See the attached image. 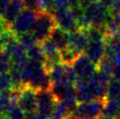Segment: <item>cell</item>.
Returning <instances> with one entry per match:
<instances>
[{
	"instance_id": "6da1fadb",
	"label": "cell",
	"mask_w": 120,
	"mask_h": 119,
	"mask_svg": "<svg viewBox=\"0 0 120 119\" xmlns=\"http://www.w3.org/2000/svg\"><path fill=\"white\" fill-rule=\"evenodd\" d=\"M110 16L111 10L98 1L85 8L83 12L84 23L87 29L91 27L103 29Z\"/></svg>"
},
{
	"instance_id": "7a4b0ae2",
	"label": "cell",
	"mask_w": 120,
	"mask_h": 119,
	"mask_svg": "<svg viewBox=\"0 0 120 119\" xmlns=\"http://www.w3.org/2000/svg\"><path fill=\"white\" fill-rule=\"evenodd\" d=\"M56 27H57V23H56L53 13L39 12L31 34L34 36L38 43L42 44L43 42L48 40L51 37Z\"/></svg>"
},
{
	"instance_id": "3957f363",
	"label": "cell",
	"mask_w": 120,
	"mask_h": 119,
	"mask_svg": "<svg viewBox=\"0 0 120 119\" xmlns=\"http://www.w3.org/2000/svg\"><path fill=\"white\" fill-rule=\"evenodd\" d=\"M38 14H39V12L37 10L25 8L21 12V14L17 17V19L9 26L11 32L17 38L25 35V34L31 33L38 17Z\"/></svg>"
},
{
	"instance_id": "277c9868",
	"label": "cell",
	"mask_w": 120,
	"mask_h": 119,
	"mask_svg": "<svg viewBox=\"0 0 120 119\" xmlns=\"http://www.w3.org/2000/svg\"><path fill=\"white\" fill-rule=\"evenodd\" d=\"M49 75L52 84H68L75 86L78 82V78L71 65L59 63L48 67Z\"/></svg>"
},
{
	"instance_id": "5b68a950",
	"label": "cell",
	"mask_w": 120,
	"mask_h": 119,
	"mask_svg": "<svg viewBox=\"0 0 120 119\" xmlns=\"http://www.w3.org/2000/svg\"><path fill=\"white\" fill-rule=\"evenodd\" d=\"M105 100H92L79 103L72 115L78 119H99L103 115Z\"/></svg>"
},
{
	"instance_id": "8992f818",
	"label": "cell",
	"mask_w": 120,
	"mask_h": 119,
	"mask_svg": "<svg viewBox=\"0 0 120 119\" xmlns=\"http://www.w3.org/2000/svg\"><path fill=\"white\" fill-rule=\"evenodd\" d=\"M58 100L50 89H43L37 91L36 112L47 119H52V114Z\"/></svg>"
},
{
	"instance_id": "52a82bcc",
	"label": "cell",
	"mask_w": 120,
	"mask_h": 119,
	"mask_svg": "<svg viewBox=\"0 0 120 119\" xmlns=\"http://www.w3.org/2000/svg\"><path fill=\"white\" fill-rule=\"evenodd\" d=\"M72 69L78 80H87L91 78L97 71V66L93 63L84 54H81L72 63Z\"/></svg>"
},
{
	"instance_id": "ba28073f",
	"label": "cell",
	"mask_w": 120,
	"mask_h": 119,
	"mask_svg": "<svg viewBox=\"0 0 120 119\" xmlns=\"http://www.w3.org/2000/svg\"><path fill=\"white\" fill-rule=\"evenodd\" d=\"M17 103L26 114L35 112L37 105V90L31 86H23L19 89Z\"/></svg>"
},
{
	"instance_id": "9c48e42d",
	"label": "cell",
	"mask_w": 120,
	"mask_h": 119,
	"mask_svg": "<svg viewBox=\"0 0 120 119\" xmlns=\"http://www.w3.org/2000/svg\"><path fill=\"white\" fill-rule=\"evenodd\" d=\"M53 15L55 17L56 23H57V27L61 28L64 31L71 33L79 29L78 23H76V20L75 19L74 15L71 13V7L67 8V9L55 10L53 12Z\"/></svg>"
},
{
	"instance_id": "30bf717a",
	"label": "cell",
	"mask_w": 120,
	"mask_h": 119,
	"mask_svg": "<svg viewBox=\"0 0 120 119\" xmlns=\"http://www.w3.org/2000/svg\"><path fill=\"white\" fill-rule=\"evenodd\" d=\"M88 44V37L86 30L79 29L68 34V48L75 52L76 55L84 54Z\"/></svg>"
},
{
	"instance_id": "8fae6325",
	"label": "cell",
	"mask_w": 120,
	"mask_h": 119,
	"mask_svg": "<svg viewBox=\"0 0 120 119\" xmlns=\"http://www.w3.org/2000/svg\"><path fill=\"white\" fill-rule=\"evenodd\" d=\"M106 41L102 40H88V44L84 51V55L97 66L105 56Z\"/></svg>"
},
{
	"instance_id": "7c38bea8",
	"label": "cell",
	"mask_w": 120,
	"mask_h": 119,
	"mask_svg": "<svg viewBox=\"0 0 120 119\" xmlns=\"http://www.w3.org/2000/svg\"><path fill=\"white\" fill-rule=\"evenodd\" d=\"M42 51L44 53L47 67L62 63V52L55 43L49 38L41 44Z\"/></svg>"
},
{
	"instance_id": "4fadbf2b",
	"label": "cell",
	"mask_w": 120,
	"mask_h": 119,
	"mask_svg": "<svg viewBox=\"0 0 120 119\" xmlns=\"http://www.w3.org/2000/svg\"><path fill=\"white\" fill-rule=\"evenodd\" d=\"M25 8L26 7L22 0H11L1 20L9 27Z\"/></svg>"
},
{
	"instance_id": "5bb4252c",
	"label": "cell",
	"mask_w": 120,
	"mask_h": 119,
	"mask_svg": "<svg viewBox=\"0 0 120 119\" xmlns=\"http://www.w3.org/2000/svg\"><path fill=\"white\" fill-rule=\"evenodd\" d=\"M68 34L66 31H64L61 28L56 27V29L53 31L52 35H51L50 39L52 40L55 45L61 50V52H63L64 50H66L68 48Z\"/></svg>"
},
{
	"instance_id": "9a60e30c",
	"label": "cell",
	"mask_w": 120,
	"mask_h": 119,
	"mask_svg": "<svg viewBox=\"0 0 120 119\" xmlns=\"http://www.w3.org/2000/svg\"><path fill=\"white\" fill-rule=\"evenodd\" d=\"M5 119H26V113L20 107V105L15 101L12 102L9 108L4 113Z\"/></svg>"
},
{
	"instance_id": "2e32d148",
	"label": "cell",
	"mask_w": 120,
	"mask_h": 119,
	"mask_svg": "<svg viewBox=\"0 0 120 119\" xmlns=\"http://www.w3.org/2000/svg\"><path fill=\"white\" fill-rule=\"evenodd\" d=\"M120 98V79L112 78L107 86L106 100H113Z\"/></svg>"
},
{
	"instance_id": "e0dca14e",
	"label": "cell",
	"mask_w": 120,
	"mask_h": 119,
	"mask_svg": "<svg viewBox=\"0 0 120 119\" xmlns=\"http://www.w3.org/2000/svg\"><path fill=\"white\" fill-rule=\"evenodd\" d=\"M27 57L29 60H31V61L46 63L45 56H44V53H43V51H42L41 45H36V46H34L33 48L29 49L27 51Z\"/></svg>"
},
{
	"instance_id": "ac0fdd59",
	"label": "cell",
	"mask_w": 120,
	"mask_h": 119,
	"mask_svg": "<svg viewBox=\"0 0 120 119\" xmlns=\"http://www.w3.org/2000/svg\"><path fill=\"white\" fill-rule=\"evenodd\" d=\"M14 89L13 82L9 73H0V92L11 91Z\"/></svg>"
},
{
	"instance_id": "d6986e66",
	"label": "cell",
	"mask_w": 120,
	"mask_h": 119,
	"mask_svg": "<svg viewBox=\"0 0 120 119\" xmlns=\"http://www.w3.org/2000/svg\"><path fill=\"white\" fill-rule=\"evenodd\" d=\"M70 115H71V113L68 111V109L62 102L58 101L54 108L52 119H67Z\"/></svg>"
},
{
	"instance_id": "ffe728a7",
	"label": "cell",
	"mask_w": 120,
	"mask_h": 119,
	"mask_svg": "<svg viewBox=\"0 0 120 119\" xmlns=\"http://www.w3.org/2000/svg\"><path fill=\"white\" fill-rule=\"evenodd\" d=\"M12 69V59L5 51L0 52V73H9Z\"/></svg>"
},
{
	"instance_id": "44dd1931",
	"label": "cell",
	"mask_w": 120,
	"mask_h": 119,
	"mask_svg": "<svg viewBox=\"0 0 120 119\" xmlns=\"http://www.w3.org/2000/svg\"><path fill=\"white\" fill-rule=\"evenodd\" d=\"M18 41H19L20 45L22 46L26 51H28L29 49L33 48L34 46H36V45L39 44L31 33L25 34V35H22V36L18 37Z\"/></svg>"
},
{
	"instance_id": "7402d4cb",
	"label": "cell",
	"mask_w": 120,
	"mask_h": 119,
	"mask_svg": "<svg viewBox=\"0 0 120 119\" xmlns=\"http://www.w3.org/2000/svg\"><path fill=\"white\" fill-rule=\"evenodd\" d=\"M11 91L0 92V111L3 114L6 112V110L9 108L11 103L13 102L11 98Z\"/></svg>"
},
{
	"instance_id": "603a6c76",
	"label": "cell",
	"mask_w": 120,
	"mask_h": 119,
	"mask_svg": "<svg viewBox=\"0 0 120 119\" xmlns=\"http://www.w3.org/2000/svg\"><path fill=\"white\" fill-rule=\"evenodd\" d=\"M71 7L70 2L68 0H55V10H60V9H67V8Z\"/></svg>"
},
{
	"instance_id": "cb8c5ba5",
	"label": "cell",
	"mask_w": 120,
	"mask_h": 119,
	"mask_svg": "<svg viewBox=\"0 0 120 119\" xmlns=\"http://www.w3.org/2000/svg\"><path fill=\"white\" fill-rule=\"evenodd\" d=\"M9 28L7 25L0 19V52H2L4 49V44H3V33Z\"/></svg>"
},
{
	"instance_id": "d4e9b609",
	"label": "cell",
	"mask_w": 120,
	"mask_h": 119,
	"mask_svg": "<svg viewBox=\"0 0 120 119\" xmlns=\"http://www.w3.org/2000/svg\"><path fill=\"white\" fill-rule=\"evenodd\" d=\"M22 1L25 4L26 8H30V9H34L38 11V5H39L40 0H22Z\"/></svg>"
},
{
	"instance_id": "484cf974",
	"label": "cell",
	"mask_w": 120,
	"mask_h": 119,
	"mask_svg": "<svg viewBox=\"0 0 120 119\" xmlns=\"http://www.w3.org/2000/svg\"><path fill=\"white\" fill-rule=\"evenodd\" d=\"M11 0H0V19L3 17Z\"/></svg>"
},
{
	"instance_id": "4316f807",
	"label": "cell",
	"mask_w": 120,
	"mask_h": 119,
	"mask_svg": "<svg viewBox=\"0 0 120 119\" xmlns=\"http://www.w3.org/2000/svg\"><path fill=\"white\" fill-rule=\"evenodd\" d=\"M98 0H79V5L82 8V9H85L88 6H90L91 4L97 2Z\"/></svg>"
},
{
	"instance_id": "83f0119b",
	"label": "cell",
	"mask_w": 120,
	"mask_h": 119,
	"mask_svg": "<svg viewBox=\"0 0 120 119\" xmlns=\"http://www.w3.org/2000/svg\"><path fill=\"white\" fill-rule=\"evenodd\" d=\"M116 1H117V0H98V2H100L102 5H104L105 7L109 8V9L112 8V6L114 5V3Z\"/></svg>"
},
{
	"instance_id": "f1b7e54d",
	"label": "cell",
	"mask_w": 120,
	"mask_h": 119,
	"mask_svg": "<svg viewBox=\"0 0 120 119\" xmlns=\"http://www.w3.org/2000/svg\"><path fill=\"white\" fill-rule=\"evenodd\" d=\"M26 119H47L44 116H42L41 114H39L38 112H33V113H29L26 114Z\"/></svg>"
},
{
	"instance_id": "f546056e",
	"label": "cell",
	"mask_w": 120,
	"mask_h": 119,
	"mask_svg": "<svg viewBox=\"0 0 120 119\" xmlns=\"http://www.w3.org/2000/svg\"><path fill=\"white\" fill-rule=\"evenodd\" d=\"M113 78L120 79V61L115 65L114 71H113Z\"/></svg>"
},
{
	"instance_id": "4dcf8cb0",
	"label": "cell",
	"mask_w": 120,
	"mask_h": 119,
	"mask_svg": "<svg viewBox=\"0 0 120 119\" xmlns=\"http://www.w3.org/2000/svg\"><path fill=\"white\" fill-rule=\"evenodd\" d=\"M68 2H70L71 6H75V5H78L79 4V0H68Z\"/></svg>"
},
{
	"instance_id": "1f68e13d",
	"label": "cell",
	"mask_w": 120,
	"mask_h": 119,
	"mask_svg": "<svg viewBox=\"0 0 120 119\" xmlns=\"http://www.w3.org/2000/svg\"><path fill=\"white\" fill-rule=\"evenodd\" d=\"M99 119H114V118H111V117H108V116H105V115H102Z\"/></svg>"
},
{
	"instance_id": "d6a6232c",
	"label": "cell",
	"mask_w": 120,
	"mask_h": 119,
	"mask_svg": "<svg viewBox=\"0 0 120 119\" xmlns=\"http://www.w3.org/2000/svg\"><path fill=\"white\" fill-rule=\"evenodd\" d=\"M0 119H5V118H4V114L1 111H0Z\"/></svg>"
},
{
	"instance_id": "836d02e7",
	"label": "cell",
	"mask_w": 120,
	"mask_h": 119,
	"mask_svg": "<svg viewBox=\"0 0 120 119\" xmlns=\"http://www.w3.org/2000/svg\"><path fill=\"white\" fill-rule=\"evenodd\" d=\"M116 38H117V40L120 42V36H118V37H116Z\"/></svg>"
},
{
	"instance_id": "e575fe53",
	"label": "cell",
	"mask_w": 120,
	"mask_h": 119,
	"mask_svg": "<svg viewBox=\"0 0 120 119\" xmlns=\"http://www.w3.org/2000/svg\"><path fill=\"white\" fill-rule=\"evenodd\" d=\"M115 119H120V114H119V115H118L116 118H115Z\"/></svg>"
}]
</instances>
